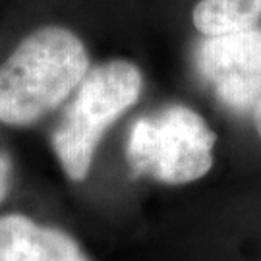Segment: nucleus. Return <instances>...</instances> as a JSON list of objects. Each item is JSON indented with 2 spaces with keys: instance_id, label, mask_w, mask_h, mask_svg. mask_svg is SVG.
I'll return each instance as SVG.
<instances>
[{
  "instance_id": "f03ea898",
  "label": "nucleus",
  "mask_w": 261,
  "mask_h": 261,
  "mask_svg": "<svg viewBox=\"0 0 261 261\" xmlns=\"http://www.w3.org/2000/svg\"><path fill=\"white\" fill-rule=\"evenodd\" d=\"M141 89V70L130 60L114 58L89 68L50 136L55 157L70 180L87 178L105 134L138 103Z\"/></svg>"
},
{
  "instance_id": "20e7f679",
  "label": "nucleus",
  "mask_w": 261,
  "mask_h": 261,
  "mask_svg": "<svg viewBox=\"0 0 261 261\" xmlns=\"http://www.w3.org/2000/svg\"><path fill=\"white\" fill-rule=\"evenodd\" d=\"M199 74L234 112L253 111L261 97V25L203 35L196 53Z\"/></svg>"
},
{
  "instance_id": "f257e3e1",
  "label": "nucleus",
  "mask_w": 261,
  "mask_h": 261,
  "mask_svg": "<svg viewBox=\"0 0 261 261\" xmlns=\"http://www.w3.org/2000/svg\"><path fill=\"white\" fill-rule=\"evenodd\" d=\"M91 68L74 29L45 23L28 31L0 58V124L28 128L60 109Z\"/></svg>"
},
{
  "instance_id": "7ed1b4c3",
  "label": "nucleus",
  "mask_w": 261,
  "mask_h": 261,
  "mask_svg": "<svg viewBox=\"0 0 261 261\" xmlns=\"http://www.w3.org/2000/svg\"><path fill=\"white\" fill-rule=\"evenodd\" d=\"M215 132L186 105H170L134 122L126 163L136 176L180 186L203 178L213 167Z\"/></svg>"
},
{
  "instance_id": "39448f33",
  "label": "nucleus",
  "mask_w": 261,
  "mask_h": 261,
  "mask_svg": "<svg viewBox=\"0 0 261 261\" xmlns=\"http://www.w3.org/2000/svg\"><path fill=\"white\" fill-rule=\"evenodd\" d=\"M0 261H89L80 244L60 228L21 213L0 217Z\"/></svg>"
},
{
  "instance_id": "6e6552de",
  "label": "nucleus",
  "mask_w": 261,
  "mask_h": 261,
  "mask_svg": "<svg viewBox=\"0 0 261 261\" xmlns=\"http://www.w3.org/2000/svg\"><path fill=\"white\" fill-rule=\"evenodd\" d=\"M253 126H255V132H257V136L261 138V97H259V101L255 103V107H253Z\"/></svg>"
},
{
  "instance_id": "423d86ee",
  "label": "nucleus",
  "mask_w": 261,
  "mask_h": 261,
  "mask_svg": "<svg viewBox=\"0 0 261 261\" xmlns=\"http://www.w3.org/2000/svg\"><path fill=\"white\" fill-rule=\"evenodd\" d=\"M192 19L205 37L253 28L261 21V0H199Z\"/></svg>"
},
{
  "instance_id": "0eeeda50",
  "label": "nucleus",
  "mask_w": 261,
  "mask_h": 261,
  "mask_svg": "<svg viewBox=\"0 0 261 261\" xmlns=\"http://www.w3.org/2000/svg\"><path fill=\"white\" fill-rule=\"evenodd\" d=\"M10 190H12V161L0 149V205L8 197Z\"/></svg>"
}]
</instances>
